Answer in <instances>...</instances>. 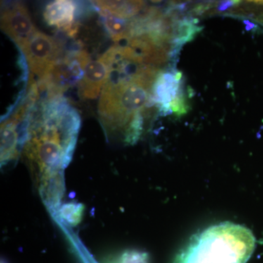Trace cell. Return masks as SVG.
Listing matches in <instances>:
<instances>
[{"mask_svg":"<svg viewBox=\"0 0 263 263\" xmlns=\"http://www.w3.org/2000/svg\"><path fill=\"white\" fill-rule=\"evenodd\" d=\"M79 5L69 0H57L46 7L43 16L51 27H56L67 33L70 37H75L79 31Z\"/></svg>","mask_w":263,"mask_h":263,"instance_id":"ba28073f","label":"cell"},{"mask_svg":"<svg viewBox=\"0 0 263 263\" xmlns=\"http://www.w3.org/2000/svg\"><path fill=\"white\" fill-rule=\"evenodd\" d=\"M1 27L19 48L37 32L28 10L20 3H11L2 10Z\"/></svg>","mask_w":263,"mask_h":263,"instance_id":"52a82bcc","label":"cell"},{"mask_svg":"<svg viewBox=\"0 0 263 263\" xmlns=\"http://www.w3.org/2000/svg\"><path fill=\"white\" fill-rule=\"evenodd\" d=\"M32 73L43 79L64 56L63 45L55 38L37 32L20 48Z\"/></svg>","mask_w":263,"mask_h":263,"instance_id":"5b68a950","label":"cell"},{"mask_svg":"<svg viewBox=\"0 0 263 263\" xmlns=\"http://www.w3.org/2000/svg\"><path fill=\"white\" fill-rule=\"evenodd\" d=\"M106 263H149V259L148 254L145 252L128 250L109 259Z\"/></svg>","mask_w":263,"mask_h":263,"instance_id":"4fadbf2b","label":"cell"},{"mask_svg":"<svg viewBox=\"0 0 263 263\" xmlns=\"http://www.w3.org/2000/svg\"><path fill=\"white\" fill-rule=\"evenodd\" d=\"M182 75L178 71H160L152 88V102L164 114L180 116L189 109L182 87Z\"/></svg>","mask_w":263,"mask_h":263,"instance_id":"8992f818","label":"cell"},{"mask_svg":"<svg viewBox=\"0 0 263 263\" xmlns=\"http://www.w3.org/2000/svg\"><path fill=\"white\" fill-rule=\"evenodd\" d=\"M76 110L65 99H45L30 114L24 158L46 207L51 214L65 193L64 170L70 163L80 129Z\"/></svg>","mask_w":263,"mask_h":263,"instance_id":"6da1fadb","label":"cell"},{"mask_svg":"<svg viewBox=\"0 0 263 263\" xmlns=\"http://www.w3.org/2000/svg\"><path fill=\"white\" fill-rule=\"evenodd\" d=\"M84 212V206L82 204L69 202L60 206L53 216L57 223L67 226H77L82 220Z\"/></svg>","mask_w":263,"mask_h":263,"instance_id":"7c38bea8","label":"cell"},{"mask_svg":"<svg viewBox=\"0 0 263 263\" xmlns=\"http://www.w3.org/2000/svg\"><path fill=\"white\" fill-rule=\"evenodd\" d=\"M95 9L107 11L124 19H133L144 10L146 3L143 1H94Z\"/></svg>","mask_w":263,"mask_h":263,"instance_id":"8fae6325","label":"cell"},{"mask_svg":"<svg viewBox=\"0 0 263 263\" xmlns=\"http://www.w3.org/2000/svg\"><path fill=\"white\" fill-rule=\"evenodd\" d=\"M254 248L255 238L248 228L221 223L195 235L174 263H247Z\"/></svg>","mask_w":263,"mask_h":263,"instance_id":"3957f363","label":"cell"},{"mask_svg":"<svg viewBox=\"0 0 263 263\" xmlns=\"http://www.w3.org/2000/svg\"><path fill=\"white\" fill-rule=\"evenodd\" d=\"M160 72L152 67L139 70L122 65L110 67L98 103L99 119L107 136H122L127 143L133 122L154 105L152 88Z\"/></svg>","mask_w":263,"mask_h":263,"instance_id":"7a4b0ae2","label":"cell"},{"mask_svg":"<svg viewBox=\"0 0 263 263\" xmlns=\"http://www.w3.org/2000/svg\"><path fill=\"white\" fill-rule=\"evenodd\" d=\"M104 27L117 44L127 41L133 37V19H124L107 11L98 10Z\"/></svg>","mask_w":263,"mask_h":263,"instance_id":"30bf717a","label":"cell"},{"mask_svg":"<svg viewBox=\"0 0 263 263\" xmlns=\"http://www.w3.org/2000/svg\"><path fill=\"white\" fill-rule=\"evenodd\" d=\"M33 108L28 99L15 114L1 126V165L5 166L18 160L28 137L30 111Z\"/></svg>","mask_w":263,"mask_h":263,"instance_id":"277c9868","label":"cell"},{"mask_svg":"<svg viewBox=\"0 0 263 263\" xmlns=\"http://www.w3.org/2000/svg\"><path fill=\"white\" fill-rule=\"evenodd\" d=\"M109 72L110 66L103 54L98 60L90 61L79 83L80 97L86 100L98 98L108 81Z\"/></svg>","mask_w":263,"mask_h":263,"instance_id":"9c48e42d","label":"cell"}]
</instances>
